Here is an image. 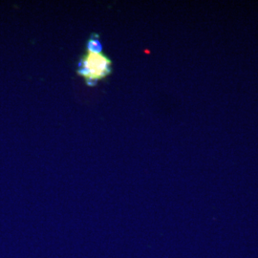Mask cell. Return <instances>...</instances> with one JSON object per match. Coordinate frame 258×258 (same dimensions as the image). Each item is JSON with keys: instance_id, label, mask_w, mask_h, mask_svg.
Segmentation results:
<instances>
[{"instance_id": "cell-1", "label": "cell", "mask_w": 258, "mask_h": 258, "mask_svg": "<svg viewBox=\"0 0 258 258\" xmlns=\"http://www.w3.org/2000/svg\"><path fill=\"white\" fill-rule=\"evenodd\" d=\"M112 71V61L103 54L98 36L93 35L87 43V51L80 60L78 72L89 86L96 85Z\"/></svg>"}]
</instances>
